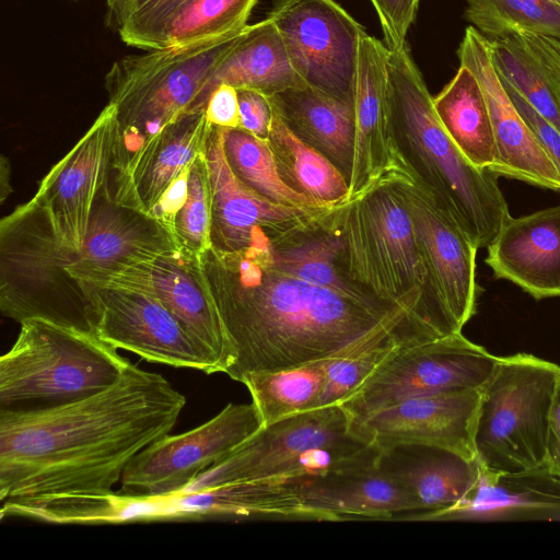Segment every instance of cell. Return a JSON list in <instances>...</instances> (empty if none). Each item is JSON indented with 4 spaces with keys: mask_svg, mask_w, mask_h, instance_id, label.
Returning a JSON list of instances; mask_svg holds the SVG:
<instances>
[{
    "mask_svg": "<svg viewBox=\"0 0 560 560\" xmlns=\"http://www.w3.org/2000/svg\"><path fill=\"white\" fill-rule=\"evenodd\" d=\"M210 127L206 107L167 124L143 147L125 177H113L116 198L151 214L170 184L205 151Z\"/></svg>",
    "mask_w": 560,
    "mask_h": 560,
    "instance_id": "cell-25",
    "label": "cell"
},
{
    "mask_svg": "<svg viewBox=\"0 0 560 560\" xmlns=\"http://www.w3.org/2000/svg\"><path fill=\"white\" fill-rule=\"evenodd\" d=\"M211 222L212 190L203 151L196 156L189 167L188 196L172 225L176 246L201 256L211 247Z\"/></svg>",
    "mask_w": 560,
    "mask_h": 560,
    "instance_id": "cell-39",
    "label": "cell"
},
{
    "mask_svg": "<svg viewBox=\"0 0 560 560\" xmlns=\"http://www.w3.org/2000/svg\"><path fill=\"white\" fill-rule=\"evenodd\" d=\"M97 316L96 336L149 362L217 373L199 341L156 298L115 283L83 282Z\"/></svg>",
    "mask_w": 560,
    "mask_h": 560,
    "instance_id": "cell-14",
    "label": "cell"
},
{
    "mask_svg": "<svg viewBox=\"0 0 560 560\" xmlns=\"http://www.w3.org/2000/svg\"><path fill=\"white\" fill-rule=\"evenodd\" d=\"M186 398L131 362L109 387L66 404L0 410V500L115 492L128 464L170 434Z\"/></svg>",
    "mask_w": 560,
    "mask_h": 560,
    "instance_id": "cell-2",
    "label": "cell"
},
{
    "mask_svg": "<svg viewBox=\"0 0 560 560\" xmlns=\"http://www.w3.org/2000/svg\"><path fill=\"white\" fill-rule=\"evenodd\" d=\"M221 83L254 89L267 96L305 85L292 68L282 38L269 18L245 27L201 91L199 107H206L210 93Z\"/></svg>",
    "mask_w": 560,
    "mask_h": 560,
    "instance_id": "cell-28",
    "label": "cell"
},
{
    "mask_svg": "<svg viewBox=\"0 0 560 560\" xmlns=\"http://www.w3.org/2000/svg\"><path fill=\"white\" fill-rule=\"evenodd\" d=\"M117 349L74 328L33 318L0 358V410L55 406L113 385L129 365Z\"/></svg>",
    "mask_w": 560,
    "mask_h": 560,
    "instance_id": "cell-9",
    "label": "cell"
},
{
    "mask_svg": "<svg viewBox=\"0 0 560 560\" xmlns=\"http://www.w3.org/2000/svg\"><path fill=\"white\" fill-rule=\"evenodd\" d=\"M486 265L536 301L560 298V203L511 217L487 246Z\"/></svg>",
    "mask_w": 560,
    "mask_h": 560,
    "instance_id": "cell-22",
    "label": "cell"
},
{
    "mask_svg": "<svg viewBox=\"0 0 560 560\" xmlns=\"http://www.w3.org/2000/svg\"><path fill=\"white\" fill-rule=\"evenodd\" d=\"M457 56L459 66L478 80L489 109L497 155L488 172L560 192V174L500 80L489 39L472 25L468 26Z\"/></svg>",
    "mask_w": 560,
    "mask_h": 560,
    "instance_id": "cell-18",
    "label": "cell"
},
{
    "mask_svg": "<svg viewBox=\"0 0 560 560\" xmlns=\"http://www.w3.org/2000/svg\"><path fill=\"white\" fill-rule=\"evenodd\" d=\"M115 130L116 110L108 103L32 198L47 210L60 240L75 250L83 244L98 192L113 177Z\"/></svg>",
    "mask_w": 560,
    "mask_h": 560,
    "instance_id": "cell-17",
    "label": "cell"
},
{
    "mask_svg": "<svg viewBox=\"0 0 560 560\" xmlns=\"http://www.w3.org/2000/svg\"><path fill=\"white\" fill-rule=\"evenodd\" d=\"M252 515L303 517L299 501L282 478L234 482L162 497L161 520Z\"/></svg>",
    "mask_w": 560,
    "mask_h": 560,
    "instance_id": "cell-29",
    "label": "cell"
},
{
    "mask_svg": "<svg viewBox=\"0 0 560 560\" xmlns=\"http://www.w3.org/2000/svg\"><path fill=\"white\" fill-rule=\"evenodd\" d=\"M304 516L317 520L390 518L420 511L410 495L376 465L283 478Z\"/></svg>",
    "mask_w": 560,
    "mask_h": 560,
    "instance_id": "cell-24",
    "label": "cell"
},
{
    "mask_svg": "<svg viewBox=\"0 0 560 560\" xmlns=\"http://www.w3.org/2000/svg\"><path fill=\"white\" fill-rule=\"evenodd\" d=\"M190 165L170 184L151 211V214L158 218L171 232L174 219L185 205L188 196Z\"/></svg>",
    "mask_w": 560,
    "mask_h": 560,
    "instance_id": "cell-45",
    "label": "cell"
},
{
    "mask_svg": "<svg viewBox=\"0 0 560 560\" xmlns=\"http://www.w3.org/2000/svg\"><path fill=\"white\" fill-rule=\"evenodd\" d=\"M388 106L404 164L456 217L478 249L512 217L498 177L472 166L443 129L406 46L389 50Z\"/></svg>",
    "mask_w": 560,
    "mask_h": 560,
    "instance_id": "cell-3",
    "label": "cell"
},
{
    "mask_svg": "<svg viewBox=\"0 0 560 560\" xmlns=\"http://www.w3.org/2000/svg\"><path fill=\"white\" fill-rule=\"evenodd\" d=\"M419 0H371L383 28L386 46L396 50L407 45L406 35L415 20Z\"/></svg>",
    "mask_w": 560,
    "mask_h": 560,
    "instance_id": "cell-41",
    "label": "cell"
},
{
    "mask_svg": "<svg viewBox=\"0 0 560 560\" xmlns=\"http://www.w3.org/2000/svg\"><path fill=\"white\" fill-rule=\"evenodd\" d=\"M523 36L544 61L550 73L560 81V40L534 34H523Z\"/></svg>",
    "mask_w": 560,
    "mask_h": 560,
    "instance_id": "cell-47",
    "label": "cell"
},
{
    "mask_svg": "<svg viewBox=\"0 0 560 560\" xmlns=\"http://www.w3.org/2000/svg\"><path fill=\"white\" fill-rule=\"evenodd\" d=\"M560 366L528 353L499 357L480 387L475 431L482 478L547 474L549 415Z\"/></svg>",
    "mask_w": 560,
    "mask_h": 560,
    "instance_id": "cell-8",
    "label": "cell"
},
{
    "mask_svg": "<svg viewBox=\"0 0 560 560\" xmlns=\"http://www.w3.org/2000/svg\"><path fill=\"white\" fill-rule=\"evenodd\" d=\"M396 348L398 347H373L328 360L317 408L346 401Z\"/></svg>",
    "mask_w": 560,
    "mask_h": 560,
    "instance_id": "cell-40",
    "label": "cell"
},
{
    "mask_svg": "<svg viewBox=\"0 0 560 560\" xmlns=\"http://www.w3.org/2000/svg\"><path fill=\"white\" fill-rule=\"evenodd\" d=\"M186 0H107L106 25L128 46L161 49L162 35L173 13Z\"/></svg>",
    "mask_w": 560,
    "mask_h": 560,
    "instance_id": "cell-38",
    "label": "cell"
},
{
    "mask_svg": "<svg viewBox=\"0 0 560 560\" xmlns=\"http://www.w3.org/2000/svg\"><path fill=\"white\" fill-rule=\"evenodd\" d=\"M257 0H186L166 23L162 45L184 47L238 32Z\"/></svg>",
    "mask_w": 560,
    "mask_h": 560,
    "instance_id": "cell-37",
    "label": "cell"
},
{
    "mask_svg": "<svg viewBox=\"0 0 560 560\" xmlns=\"http://www.w3.org/2000/svg\"><path fill=\"white\" fill-rule=\"evenodd\" d=\"M547 475L560 481V372L549 415Z\"/></svg>",
    "mask_w": 560,
    "mask_h": 560,
    "instance_id": "cell-46",
    "label": "cell"
},
{
    "mask_svg": "<svg viewBox=\"0 0 560 560\" xmlns=\"http://www.w3.org/2000/svg\"><path fill=\"white\" fill-rule=\"evenodd\" d=\"M68 245L47 210L31 199L0 221V310L20 324L40 318L96 336L82 281L68 272Z\"/></svg>",
    "mask_w": 560,
    "mask_h": 560,
    "instance_id": "cell-6",
    "label": "cell"
},
{
    "mask_svg": "<svg viewBox=\"0 0 560 560\" xmlns=\"http://www.w3.org/2000/svg\"><path fill=\"white\" fill-rule=\"evenodd\" d=\"M267 140L278 172L289 187L324 206L349 197V183L339 170L298 138L275 110Z\"/></svg>",
    "mask_w": 560,
    "mask_h": 560,
    "instance_id": "cell-31",
    "label": "cell"
},
{
    "mask_svg": "<svg viewBox=\"0 0 560 560\" xmlns=\"http://www.w3.org/2000/svg\"><path fill=\"white\" fill-rule=\"evenodd\" d=\"M269 98L288 128L326 156L349 183L354 158L353 105L307 85L283 90Z\"/></svg>",
    "mask_w": 560,
    "mask_h": 560,
    "instance_id": "cell-27",
    "label": "cell"
},
{
    "mask_svg": "<svg viewBox=\"0 0 560 560\" xmlns=\"http://www.w3.org/2000/svg\"><path fill=\"white\" fill-rule=\"evenodd\" d=\"M550 1H552V2H555V3L560 5V0H550Z\"/></svg>",
    "mask_w": 560,
    "mask_h": 560,
    "instance_id": "cell-48",
    "label": "cell"
},
{
    "mask_svg": "<svg viewBox=\"0 0 560 560\" xmlns=\"http://www.w3.org/2000/svg\"><path fill=\"white\" fill-rule=\"evenodd\" d=\"M443 129L475 167L488 171L497 150L489 109L476 77L459 66L454 78L433 97Z\"/></svg>",
    "mask_w": 560,
    "mask_h": 560,
    "instance_id": "cell-30",
    "label": "cell"
},
{
    "mask_svg": "<svg viewBox=\"0 0 560 560\" xmlns=\"http://www.w3.org/2000/svg\"><path fill=\"white\" fill-rule=\"evenodd\" d=\"M268 18L304 84L353 105L362 25L334 0H281Z\"/></svg>",
    "mask_w": 560,
    "mask_h": 560,
    "instance_id": "cell-12",
    "label": "cell"
},
{
    "mask_svg": "<svg viewBox=\"0 0 560 560\" xmlns=\"http://www.w3.org/2000/svg\"><path fill=\"white\" fill-rule=\"evenodd\" d=\"M500 80L515 107L560 174V130L528 104L510 82L502 77H500Z\"/></svg>",
    "mask_w": 560,
    "mask_h": 560,
    "instance_id": "cell-42",
    "label": "cell"
},
{
    "mask_svg": "<svg viewBox=\"0 0 560 560\" xmlns=\"http://www.w3.org/2000/svg\"><path fill=\"white\" fill-rule=\"evenodd\" d=\"M479 402L480 388L416 397L352 421V428L378 448L420 444L477 460L475 431Z\"/></svg>",
    "mask_w": 560,
    "mask_h": 560,
    "instance_id": "cell-19",
    "label": "cell"
},
{
    "mask_svg": "<svg viewBox=\"0 0 560 560\" xmlns=\"http://www.w3.org/2000/svg\"><path fill=\"white\" fill-rule=\"evenodd\" d=\"M376 467L401 487L420 511H430L432 515L470 505L482 481L477 460L429 445L396 444L380 448Z\"/></svg>",
    "mask_w": 560,
    "mask_h": 560,
    "instance_id": "cell-23",
    "label": "cell"
},
{
    "mask_svg": "<svg viewBox=\"0 0 560 560\" xmlns=\"http://www.w3.org/2000/svg\"><path fill=\"white\" fill-rule=\"evenodd\" d=\"M499 357L462 332L394 349L341 405L352 421L406 399L479 389Z\"/></svg>",
    "mask_w": 560,
    "mask_h": 560,
    "instance_id": "cell-10",
    "label": "cell"
},
{
    "mask_svg": "<svg viewBox=\"0 0 560 560\" xmlns=\"http://www.w3.org/2000/svg\"><path fill=\"white\" fill-rule=\"evenodd\" d=\"M389 172L412 220L432 302L451 330L462 332L477 311L478 247L453 212L402 161Z\"/></svg>",
    "mask_w": 560,
    "mask_h": 560,
    "instance_id": "cell-11",
    "label": "cell"
},
{
    "mask_svg": "<svg viewBox=\"0 0 560 560\" xmlns=\"http://www.w3.org/2000/svg\"><path fill=\"white\" fill-rule=\"evenodd\" d=\"M106 283L135 288L160 300L224 373L230 350L200 256L178 247L136 264Z\"/></svg>",
    "mask_w": 560,
    "mask_h": 560,
    "instance_id": "cell-20",
    "label": "cell"
},
{
    "mask_svg": "<svg viewBox=\"0 0 560 560\" xmlns=\"http://www.w3.org/2000/svg\"><path fill=\"white\" fill-rule=\"evenodd\" d=\"M337 220L351 280L392 303L422 292L440 330L445 336L454 334L430 296L412 220L389 170L340 202Z\"/></svg>",
    "mask_w": 560,
    "mask_h": 560,
    "instance_id": "cell-7",
    "label": "cell"
},
{
    "mask_svg": "<svg viewBox=\"0 0 560 560\" xmlns=\"http://www.w3.org/2000/svg\"><path fill=\"white\" fill-rule=\"evenodd\" d=\"M176 247L172 232L158 218L116 198L112 177L94 201L83 244L69 248L68 272L82 282L106 283Z\"/></svg>",
    "mask_w": 560,
    "mask_h": 560,
    "instance_id": "cell-16",
    "label": "cell"
},
{
    "mask_svg": "<svg viewBox=\"0 0 560 560\" xmlns=\"http://www.w3.org/2000/svg\"><path fill=\"white\" fill-rule=\"evenodd\" d=\"M338 205L312 224L271 244L265 250L268 262L280 272L368 305L388 306L399 303L381 300L347 275L338 229Z\"/></svg>",
    "mask_w": 560,
    "mask_h": 560,
    "instance_id": "cell-26",
    "label": "cell"
},
{
    "mask_svg": "<svg viewBox=\"0 0 560 560\" xmlns=\"http://www.w3.org/2000/svg\"><path fill=\"white\" fill-rule=\"evenodd\" d=\"M236 90L241 117L240 128L267 140L273 118V107L269 96L254 89L240 88Z\"/></svg>",
    "mask_w": 560,
    "mask_h": 560,
    "instance_id": "cell-43",
    "label": "cell"
},
{
    "mask_svg": "<svg viewBox=\"0 0 560 560\" xmlns=\"http://www.w3.org/2000/svg\"><path fill=\"white\" fill-rule=\"evenodd\" d=\"M226 162L246 187L262 198L290 207H325L295 191L281 178L268 140L243 128H222Z\"/></svg>",
    "mask_w": 560,
    "mask_h": 560,
    "instance_id": "cell-35",
    "label": "cell"
},
{
    "mask_svg": "<svg viewBox=\"0 0 560 560\" xmlns=\"http://www.w3.org/2000/svg\"><path fill=\"white\" fill-rule=\"evenodd\" d=\"M266 249L210 247L200 256L229 345L224 373L232 380L445 337L422 293L388 306L368 305L280 272Z\"/></svg>",
    "mask_w": 560,
    "mask_h": 560,
    "instance_id": "cell-1",
    "label": "cell"
},
{
    "mask_svg": "<svg viewBox=\"0 0 560 560\" xmlns=\"http://www.w3.org/2000/svg\"><path fill=\"white\" fill-rule=\"evenodd\" d=\"M489 42L492 62L499 75L560 130V81L550 73L523 34Z\"/></svg>",
    "mask_w": 560,
    "mask_h": 560,
    "instance_id": "cell-34",
    "label": "cell"
},
{
    "mask_svg": "<svg viewBox=\"0 0 560 560\" xmlns=\"http://www.w3.org/2000/svg\"><path fill=\"white\" fill-rule=\"evenodd\" d=\"M205 154L212 190L211 247L226 253L266 249L327 213L325 207H290L271 202L241 183L223 150L222 128L210 127Z\"/></svg>",
    "mask_w": 560,
    "mask_h": 560,
    "instance_id": "cell-15",
    "label": "cell"
},
{
    "mask_svg": "<svg viewBox=\"0 0 560 560\" xmlns=\"http://www.w3.org/2000/svg\"><path fill=\"white\" fill-rule=\"evenodd\" d=\"M245 27L203 43L125 56L112 65L105 89L116 110L115 180L125 177L143 147L162 128L199 107L201 91Z\"/></svg>",
    "mask_w": 560,
    "mask_h": 560,
    "instance_id": "cell-4",
    "label": "cell"
},
{
    "mask_svg": "<svg viewBox=\"0 0 560 560\" xmlns=\"http://www.w3.org/2000/svg\"><path fill=\"white\" fill-rule=\"evenodd\" d=\"M16 515L56 524H106L147 521L144 494H68L3 501L1 517Z\"/></svg>",
    "mask_w": 560,
    "mask_h": 560,
    "instance_id": "cell-32",
    "label": "cell"
},
{
    "mask_svg": "<svg viewBox=\"0 0 560 560\" xmlns=\"http://www.w3.org/2000/svg\"><path fill=\"white\" fill-rule=\"evenodd\" d=\"M378 453L377 446L353 431L349 411L342 405H330L261 427L182 492L370 467L376 465Z\"/></svg>",
    "mask_w": 560,
    "mask_h": 560,
    "instance_id": "cell-5",
    "label": "cell"
},
{
    "mask_svg": "<svg viewBox=\"0 0 560 560\" xmlns=\"http://www.w3.org/2000/svg\"><path fill=\"white\" fill-rule=\"evenodd\" d=\"M206 118L212 126L238 128L241 117L236 88L226 83L217 85L207 100Z\"/></svg>",
    "mask_w": 560,
    "mask_h": 560,
    "instance_id": "cell-44",
    "label": "cell"
},
{
    "mask_svg": "<svg viewBox=\"0 0 560 560\" xmlns=\"http://www.w3.org/2000/svg\"><path fill=\"white\" fill-rule=\"evenodd\" d=\"M389 49L365 32L358 49L354 110V158L350 196L364 189L399 162L388 106Z\"/></svg>",
    "mask_w": 560,
    "mask_h": 560,
    "instance_id": "cell-21",
    "label": "cell"
},
{
    "mask_svg": "<svg viewBox=\"0 0 560 560\" xmlns=\"http://www.w3.org/2000/svg\"><path fill=\"white\" fill-rule=\"evenodd\" d=\"M327 362L246 374L241 382L247 387L264 425L316 409L324 388Z\"/></svg>",
    "mask_w": 560,
    "mask_h": 560,
    "instance_id": "cell-33",
    "label": "cell"
},
{
    "mask_svg": "<svg viewBox=\"0 0 560 560\" xmlns=\"http://www.w3.org/2000/svg\"><path fill=\"white\" fill-rule=\"evenodd\" d=\"M465 1V20L488 39L534 34L560 40V5L550 0Z\"/></svg>",
    "mask_w": 560,
    "mask_h": 560,
    "instance_id": "cell-36",
    "label": "cell"
},
{
    "mask_svg": "<svg viewBox=\"0 0 560 560\" xmlns=\"http://www.w3.org/2000/svg\"><path fill=\"white\" fill-rule=\"evenodd\" d=\"M261 427L264 421L253 402H231L203 424L177 435L167 434L141 451L124 470L121 491L177 494Z\"/></svg>",
    "mask_w": 560,
    "mask_h": 560,
    "instance_id": "cell-13",
    "label": "cell"
}]
</instances>
